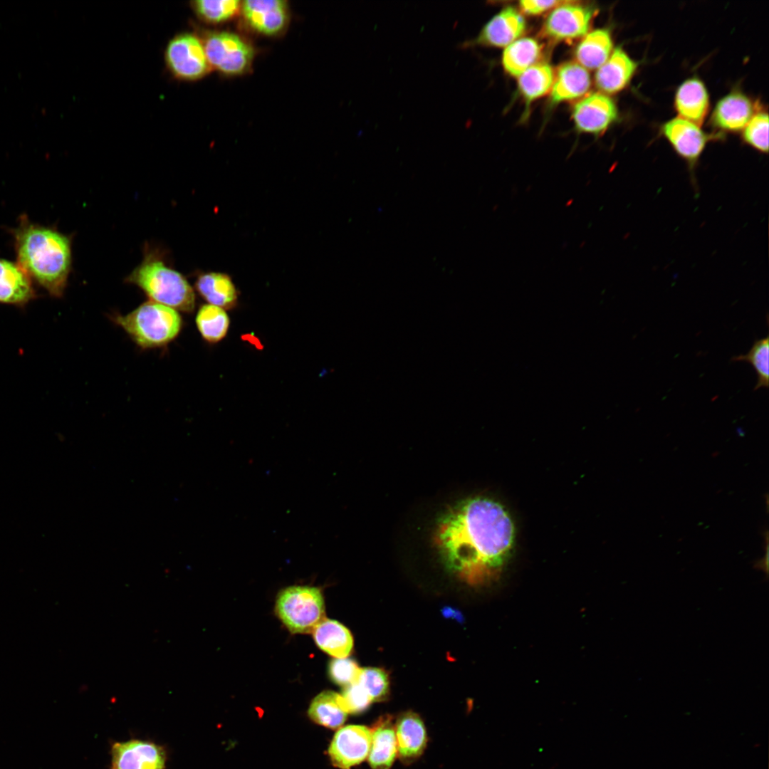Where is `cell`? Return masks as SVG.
<instances>
[{
    "label": "cell",
    "mask_w": 769,
    "mask_h": 769,
    "mask_svg": "<svg viewBox=\"0 0 769 769\" xmlns=\"http://www.w3.org/2000/svg\"><path fill=\"white\" fill-rule=\"evenodd\" d=\"M308 713L315 723L332 729L340 727L347 715L342 705L340 694L332 691H324L317 695L312 701Z\"/></svg>",
    "instance_id": "obj_26"
},
{
    "label": "cell",
    "mask_w": 769,
    "mask_h": 769,
    "mask_svg": "<svg viewBox=\"0 0 769 769\" xmlns=\"http://www.w3.org/2000/svg\"><path fill=\"white\" fill-rule=\"evenodd\" d=\"M660 131L676 153L688 164L691 172L708 143L723 137L720 133H707L700 126L679 117L665 122Z\"/></svg>",
    "instance_id": "obj_8"
},
{
    "label": "cell",
    "mask_w": 769,
    "mask_h": 769,
    "mask_svg": "<svg viewBox=\"0 0 769 769\" xmlns=\"http://www.w3.org/2000/svg\"><path fill=\"white\" fill-rule=\"evenodd\" d=\"M11 230L17 263L51 296L62 297L71 268L70 239L56 229L33 224L26 215Z\"/></svg>",
    "instance_id": "obj_2"
},
{
    "label": "cell",
    "mask_w": 769,
    "mask_h": 769,
    "mask_svg": "<svg viewBox=\"0 0 769 769\" xmlns=\"http://www.w3.org/2000/svg\"><path fill=\"white\" fill-rule=\"evenodd\" d=\"M613 41L608 29L599 28L586 35L575 49V58L585 68H599L608 59Z\"/></svg>",
    "instance_id": "obj_24"
},
{
    "label": "cell",
    "mask_w": 769,
    "mask_h": 769,
    "mask_svg": "<svg viewBox=\"0 0 769 769\" xmlns=\"http://www.w3.org/2000/svg\"><path fill=\"white\" fill-rule=\"evenodd\" d=\"M192 6L197 15L209 23H221L232 18L238 12L241 2L237 0H198Z\"/></svg>",
    "instance_id": "obj_30"
},
{
    "label": "cell",
    "mask_w": 769,
    "mask_h": 769,
    "mask_svg": "<svg viewBox=\"0 0 769 769\" xmlns=\"http://www.w3.org/2000/svg\"><path fill=\"white\" fill-rule=\"evenodd\" d=\"M397 753L404 763H410L418 758L424 752L427 742V732L420 717L412 711L399 716L395 724Z\"/></svg>",
    "instance_id": "obj_19"
},
{
    "label": "cell",
    "mask_w": 769,
    "mask_h": 769,
    "mask_svg": "<svg viewBox=\"0 0 769 769\" xmlns=\"http://www.w3.org/2000/svg\"><path fill=\"white\" fill-rule=\"evenodd\" d=\"M275 610L291 633H310L325 618L323 596L315 587L291 586L278 595Z\"/></svg>",
    "instance_id": "obj_5"
},
{
    "label": "cell",
    "mask_w": 769,
    "mask_h": 769,
    "mask_svg": "<svg viewBox=\"0 0 769 769\" xmlns=\"http://www.w3.org/2000/svg\"><path fill=\"white\" fill-rule=\"evenodd\" d=\"M241 7L246 21L263 34H277L288 22L287 5L283 0H248Z\"/></svg>",
    "instance_id": "obj_15"
},
{
    "label": "cell",
    "mask_w": 769,
    "mask_h": 769,
    "mask_svg": "<svg viewBox=\"0 0 769 769\" xmlns=\"http://www.w3.org/2000/svg\"><path fill=\"white\" fill-rule=\"evenodd\" d=\"M638 65V62L622 47H617L596 72L595 82L597 88L605 94L620 92L629 84Z\"/></svg>",
    "instance_id": "obj_17"
},
{
    "label": "cell",
    "mask_w": 769,
    "mask_h": 769,
    "mask_svg": "<svg viewBox=\"0 0 769 769\" xmlns=\"http://www.w3.org/2000/svg\"><path fill=\"white\" fill-rule=\"evenodd\" d=\"M204 48L209 65L227 75L246 72L253 58V48L233 33H210L205 39Z\"/></svg>",
    "instance_id": "obj_6"
},
{
    "label": "cell",
    "mask_w": 769,
    "mask_h": 769,
    "mask_svg": "<svg viewBox=\"0 0 769 769\" xmlns=\"http://www.w3.org/2000/svg\"><path fill=\"white\" fill-rule=\"evenodd\" d=\"M566 1H533V0H523L519 2V6L526 14L528 15H538L546 11L550 10L553 8H555Z\"/></svg>",
    "instance_id": "obj_35"
},
{
    "label": "cell",
    "mask_w": 769,
    "mask_h": 769,
    "mask_svg": "<svg viewBox=\"0 0 769 769\" xmlns=\"http://www.w3.org/2000/svg\"><path fill=\"white\" fill-rule=\"evenodd\" d=\"M125 281L138 286L150 301L185 313L196 307V295L187 279L154 256H145Z\"/></svg>",
    "instance_id": "obj_4"
},
{
    "label": "cell",
    "mask_w": 769,
    "mask_h": 769,
    "mask_svg": "<svg viewBox=\"0 0 769 769\" xmlns=\"http://www.w3.org/2000/svg\"><path fill=\"white\" fill-rule=\"evenodd\" d=\"M360 669L352 659L335 658L330 663L329 674L335 683L346 686L357 681Z\"/></svg>",
    "instance_id": "obj_33"
},
{
    "label": "cell",
    "mask_w": 769,
    "mask_h": 769,
    "mask_svg": "<svg viewBox=\"0 0 769 769\" xmlns=\"http://www.w3.org/2000/svg\"><path fill=\"white\" fill-rule=\"evenodd\" d=\"M195 289L209 304L224 310L234 308L238 302V292L231 278L227 274L209 272L200 274Z\"/></svg>",
    "instance_id": "obj_22"
},
{
    "label": "cell",
    "mask_w": 769,
    "mask_h": 769,
    "mask_svg": "<svg viewBox=\"0 0 769 769\" xmlns=\"http://www.w3.org/2000/svg\"><path fill=\"white\" fill-rule=\"evenodd\" d=\"M595 10L577 1H566L555 7L542 27V35L552 41H567L584 36Z\"/></svg>",
    "instance_id": "obj_9"
},
{
    "label": "cell",
    "mask_w": 769,
    "mask_h": 769,
    "mask_svg": "<svg viewBox=\"0 0 769 769\" xmlns=\"http://www.w3.org/2000/svg\"><path fill=\"white\" fill-rule=\"evenodd\" d=\"M112 769H164L166 753L155 743L131 740L112 748Z\"/></svg>",
    "instance_id": "obj_14"
},
{
    "label": "cell",
    "mask_w": 769,
    "mask_h": 769,
    "mask_svg": "<svg viewBox=\"0 0 769 769\" xmlns=\"http://www.w3.org/2000/svg\"><path fill=\"white\" fill-rule=\"evenodd\" d=\"M572 115L579 131L599 135L616 121L618 110L610 97L598 92L580 100L574 105Z\"/></svg>",
    "instance_id": "obj_12"
},
{
    "label": "cell",
    "mask_w": 769,
    "mask_h": 769,
    "mask_svg": "<svg viewBox=\"0 0 769 769\" xmlns=\"http://www.w3.org/2000/svg\"><path fill=\"white\" fill-rule=\"evenodd\" d=\"M195 323L203 340L207 343L216 344L226 337L230 319L226 310L206 303L199 308Z\"/></svg>",
    "instance_id": "obj_27"
},
{
    "label": "cell",
    "mask_w": 769,
    "mask_h": 769,
    "mask_svg": "<svg viewBox=\"0 0 769 769\" xmlns=\"http://www.w3.org/2000/svg\"><path fill=\"white\" fill-rule=\"evenodd\" d=\"M760 109L758 103L743 91L733 90L716 103L710 122L720 134L737 132L742 130Z\"/></svg>",
    "instance_id": "obj_11"
},
{
    "label": "cell",
    "mask_w": 769,
    "mask_h": 769,
    "mask_svg": "<svg viewBox=\"0 0 769 769\" xmlns=\"http://www.w3.org/2000/svg\"><path fill=\"white\" fill-rule=\"evenodd\" d=\"M370 730L369 763L372 769H389L397 754L395 725L386 716L380 718Z\"/></svg>",
    "instance_id": "obj_21"
},
{
    "label": "cell",
    "mask_w": 769,
    "mask_h": 769,
    "mask_svg": "<svg viewBox=\"0 0 769 769\" xmlns=\"http://www.w3.org/2000/svg\"><path fill=\"white\" fill-rule=\"evenodd\" d=\"M733 362L750 363L757 375L754 390L768 388L769 386V337L767 335L756 340L746 354H741L731 358Z\"/></svg>",
    "instance_id": "obj_29"
},
{
    "label": "cell",
    "mask_w": 769,
    "mask_h": 769,
    "mask_svg": "<svg viewBox=\"0 0 769 769\" xmlns=\"http://www.w3.org/2000/svg\"><path fill=\"white\" fill-rule=\"evenodd\" d=\"M142 350L166 347L180 334L184 320L179 311L147 300L132 311L108 315Z\"/></svg>",
    "instance_id": "obj_3"
},
{
    "label": "cell",
    "mask_w": 769,
    "mask_h": 769,
    "mask_svg": "<svg viewBox=\"0 0 769 769\" xmlns=\"http://www.w3.org/2000/svg\"><path fill=\"white\" fill-rule=\"evenodd\" d=\"M515 529L504 508L474 498L450 508L439 520L435 541L448 567L472 582L495 575L507 557Z\"/></svg>",
    "instance_id": "obj_1"
},
{
    "label": "cell",
    "mask_w": 769,
    "mask_h": 769,
    "mask_svg": "<svg viewBox=\"0 0 769 769\" xmlns=\"http://www.w3.org/2000/svg\"><path fill=\"white\" fill-rule=\"evenodd\" d=\"M371 737V730L364 726L348 725L340 728L328 750L333 764L350 769L361 763L369 755Z\"/></svg>",
    "instance_id": "obj_10"
},
{
    "label": "cell",
    "mask_w": 769,
    "mask_h": 769,
    "mask_svg": "<svg viewBox=\"0 0 769 769\" xmlns=\"http://www.w3.org/2000/svg\"><path fill=\"white\" fill-rule=\"evenodd\" d=\"M541 56V46L532 38L518 39L505 48L502 63L510 75L518 77L528 68L535 64Z\"/></svg>",
    "instance_id": "obj_25"
},
{
    "label": "cell",
    "mask_w": 769,
    "mask_h": 769,
    "mask_svg": "<svg viewBox=\"0 0 769 769\" xmlns=\"http://www.w3.org/2000/svg\"><path fill=\"white\" fill-rule=\"evenodd\" d=\"M591 79L584 67L577 62L561 65L554 77L551 88L552 103L572 100L584 95L590 89Z\"/></svg>",
    "instance_id": "obj_20"
},
{
    "label": "cell",
    "mask_w": 769,
    "mask_h": 769,
    "mask_svg": "<svg viewBox=\"0 0 769 769\" xmlns=\"http://www.w3.org/2000/svg\"><path fill=\"white\" fill-rule=\"evenodd\" d=\"M525 30L523 16L516 9L506 7L483 26L474 39L464 42L461 47L508 46L516 41Z\"/></svg>",
    "instance_id": "obj_13"
},
{
    "label": "cell",
    "mask_w": 769,
    "mask_h": 769,
    "mask_svg": "<svg viewBox=\"0 0 769 769\" xmlns=\"http://www.w3.org/2000/svg\"><path fill=\"white\" fill-rule=\"evenodd\" d=\"M553 81L552 67L547 63H538L518 76V88L526 103H530L549 92Z\"/></svg>",
    "instance_id": "obj_28"
},
{
    "label": "cell",
    "mask_w": 769,
    "mask_h": 769,
    "mask_svg": "<svg viewBox=\"0 0 769 769\" xmlns=\"http://www.w3.org/2000/svg\"><path fill=\"white\" fill-rule=\"evenodd\" d=\"M743 142L757 151L768 152V115L758 110L742 130Z\"/></svg>",
    "instance_id": "obj_31"
},
{
    "label": "cell",
    "mask_w": 769,
    "mask_h": 769,
    "mask_svg": "<svg viewBox=\"0 0 769 769\" xmlns=\"http://www.w3.org/2000/svg\"><path fill=\"white\" fill-rule=\"evenodd\" d=\"M165 61L171 73L179 80L199 79L209 69L204 45L190 33L179 34L169 42Z\"/></svg>",
    "instance_id": "obj_7"
},
{
    "label": "cell",
    "mask_w": 769,
    "mask_h": 769,
    "mask_svg": "<svg viewBox=\"0 0 769 769\" xmlns=\"http://www.w3.org/2000/svg\"><path fill=\"white\" fill-rule=\"evenodd\" d=\"M674 105L679 117L701 126L710 109V97L705 83L693 76L677 88Z\"/></svg>",
    "instance_id": "obj_16"
},
{
    "label": "cell",
    "mask_w": 769,
    "mask_h": 769,
    "mask_svg": "<svg viewBox=\"0 0 769 769\" xmlns=\"http://www.w3.org/2000/svg\"><path fill=\"white\" fill-rule=\"evenodd\" d=\"M318 647L335 658H346L352 651L353 639L350 631L339 622L324 618L313 631Z\"/></svg>",
    "instance_id": "obj_23"
},
{
    "label": "cell",
    "mask_w": 769,
    "mask_h": 769,
    "mask_svg": "<svg viewBox=\"0 0 769 769\" xmlns=\"http://www.w3.org/2000/svg\"><path fill=\"white\" fill-rule=\"evenodd\" d=\"M356 681L363 688L372 701H382L389 693L388 675L382 669H361Z\"/></svg>",
    "instance_id": "obj_32"
},
{
    "label": "cell",
    "mask_w": 769,
    "mask_h": 769,
    "mask_svg": "<svg viewBox=\"0 0 769 769\" xmlns=\"http://www.w3.org/2000/svg\"><path fill=\"white\" fill-rule=\"evenodd\" d=\"M340 696L342 705L347 713L362 712L372 702L369 696L357 681L345 686Z\"/></svg>",
    "instance_id": "obj_34"
},
{
    "label": "cell",
    "mask_w": 769,
    "mask_h": 769,
    "mask_svg": "<svg viewBox=\"0 0 769 769\" xmlns=\"http://www.w3.org/2000/svg\"><path fill=\"white\" fill-rule=\"evenodd\" d=\"M36 296L28 275L17 263L0 258V303L21 307Z\"/></svg>",
    "instance_id": "obj_18"
},
{
    "label": "cell",
    "mask_w": 769,
    "mask_h": 769,
    "mask_svg": "<svg viewBox=\"0 0 769 769\" xmlns=\"http://www.w3.org/2000/svg\"><path fill=\"white\" fill-rule=\"evenodd\" d=\"M442 612L443 614L446 617H453L459 621H461L462 619V616L459 612L452 610L450 607L444 608Z\"/></svg>",
    "instance_id": "obj_36"
}]
</instances>
